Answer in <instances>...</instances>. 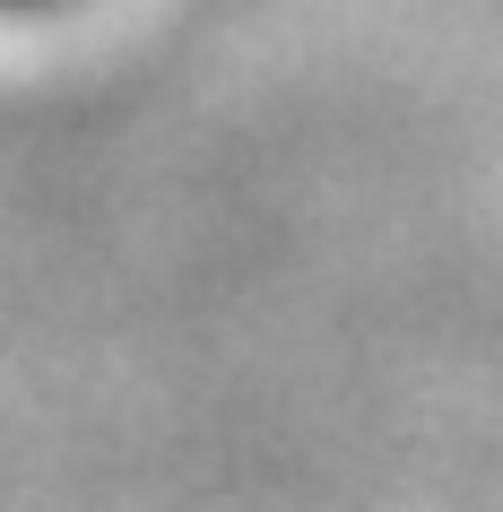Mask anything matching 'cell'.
<instances>
[{
  "instance_id": "obj_1",
  "label": "cell",
  "mask_w": 503,
  "mask_h": 512,
  "mask_svg": "<svg viewBox=\"0 0 503 512\" xmlns=\"http://www.w3.org/2000/svg\"><path fill=\"white\" fill-rule=\"evenodd\" d=\"M0 9H35V0H0Z\"/></svg>"
}]
</instances>
